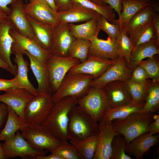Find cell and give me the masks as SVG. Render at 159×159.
<instances>
[{
    "label": "cell",
    "instance_id": "obj_27",
    "mask_svg": "<svg viewBox=\"0 0 159 159\" xmlns=\"http://www.w3.org/2000/svg\"><path fill=\"white\" fill-rule=\"evenodd\" d=\"M158 9L153 6H148L137 13L124 27L127 35L129 37L139 28L152 21Z\"/></svg>",
    "mask_w": 159,
    "mask_h": 159
},
{
    "label": "cell",
    "instance_id": "obj_56",
    "mask_svg": "<svg viewBox=\"0 0 159 159\" xmlns=\"http://www.w3.org/2000/svg\"><path fill=\"white\" fill-rule=\"evenodd\" d=\"M93 3L97 4H101L105 3L106 0H88Z\"/></svg>",
    "mask_w": 159,
    "mask_h": 159
},
{
    "label": "cell",
    "instance_id": "obj_52",
    "mask_svg": "<svg viewBox=\"0 0 159 159\" xmlns=\"http://www.w3.org/2000/svg\"><path fill=\"white\" fill-rule=\"evenodd\" d=\"M0 68L4 69L12 74L13 72L9 66L5 62L0 59Z\"/></svg>",
    "mask_w": 159,
    "mask_h": 159
},
{
    "label": "cell",
    "instance_id": "obj_24",
    "mask_svg": "<svg viewBox=\"0 0 159 159\" xmlns=\"http://www.w3.org/2000/svg\"><path fill=\"white\" fill-rule=\"evenodd\" d=\"M23 54L26 55L29 60L30 68L37 82L38 93L44 92L52 93L46 63L40 61L27 51L24 52Z\"/></svg>",
    "mask_w": 159,
    "mask_h": 159
},
{
    "label": "cell",
    "instance_id": "obj_20",
    "mask_svg": "<svg viewBox=\"0 0 159 159\" xmlns=\"http://www.w3.org/2000/svg\"><path fill=\"white\" fill-rule=\"evenodd\" d=\"M12 26L7 17L0 21V59L6 63L13 72V75L16 74L17 67L11 61V47L14 42L9 31Z\"/></svg>",
    "mask_w": 159,
    "mask_h": 159
},
{
    "label": "cell",
    "instance_id": "obj_37",
    "mask_svg": "<svg viewBox=\"0 0 159 159\" xmlns=\"http://www.w3.org/2000/svg\"><path fill=\"white\" fill-rule=\"evenodd\" d=\"M90 45L89 40L76 39L69 49L68 56L79 59L81 62L87 59Z\"/></svg>",
    "mask_w": 159,
    "mask_h": 159
},
{
    "label": "cell",
    "instance_id": "obj_46",
    "mask_svg": "<svg viewBox=\"0 0 159 159\" xmlns=\"http://www.w3.org/2000/svg\"><path fill=\"white\" fill-rule=\"evenodd\" d=\"M57 12L65 10L70 8L72 5L70 0H54Z\"/></svg>",
    "mask_w": 159,
    "mask_h": 159
},
{
    "label": "cell",
    "instance_id": "obj_29",
    "mask_svg": "<svg viewBox=\"0 0 159 159\" xmlns=\"http://www.w3.org/2000/svg\"><path fill=\"white\" fill-rule=\"evenodd\" d=\"M144 104L132 100L127 104L109 108L105 112L101 120L112 121L114 119L125 118L133 113L139 112Z\"/></svg>",
    "mask_w": 159,
    "mask_h": 159
},
{
    "label": "cell",
    "instance_id": "obj_10",
    "mask_svg": "<svg viewBox=\"0 0 159 159\" xmlns=\"http://www.w3.org/2000/svg\"><path fill=\"white\" fill-rule=\"evenodd\" d=\"M24 4L23 11L32 18L54 27L59 24L57 13L45 0H29Z\"/></svg>",
    "mask_w": 159,
    "mask_h": 159
},
{
    "label": "cell",
    "instance_id": "obj_15",
    "mask_svg": "<svg viewBox=\"0 0 159 159\" xmlns=\"http://www.w3.org/2000/svg\"><path fill=\"white\" fill-rule=\"evenodd\" d=\"M75 39L70 31L68 24L59 23L53 27L50 53L57 56H68L70 47Z\"/></svg>",
    "mask_w": 159,
    "mask_h": 159
},
{
    "label": "cell",
    "instance_id": "obj_22",
    "mask_svg": "<svg viewBox=\"0 0 159 159\" xmlns=\"http://www.w3.org/2000/svg\"><path fill=\"white\" fill-rule=\"evenodd\" d=\"M158 134L152 135L149 132L141 134L132 140L125 147V151L132 155L137 159H142L150 148L159 142Z\"/></svg>",
    "mask_w": 159,
    "mask_h": 159
},
{
    "label": "cell",
    "instance_id": "obj_43",
    "mask_svg": "<svg viewBox=\"0 0 159 159\" xmlns=\"http://www.w3.org/2000/svg\"><path fill=\"white\" fill-rule=\"evenodd\" d=\"M149 78L148 75L146 71L139 65H137L131 70L129 79L134 82L142 83Z\"/></svg>",
    "mask_w": 159,
    "mask_h": 159
},
{
    "label": "cell",
    "instance_id": "obj_8",
    "mask_svg": "<svg viewBox=\"0 0 159 159\" xmlns=\"http://www.w3.org/2000/svg\"><path fill=\"white\" fill-rule=\"evenodd\" d=\"M80 62V60L76 58L51 54L47 60L46 64L52 94L56 91L69 69Z\"/></svg>",
    "mask_w": 159,
    "mask_h": 159
},
{
    "label": "cell",
    "instance_id": "obj_26",
    "mask_svg": "<svg viewBox=\"0 0 159 159\" xmlns=\"http://www.w3.org/2000/svg\"><path fill=\"white\" fill-rule=\"evenodd\" d=\"M11 52L15 56L14 61L17 65V73L15 76L17 78L20 87L26 89L34 96L37 95V88L32 84L28 78V62L25 60L23 54L20 52L14 49H11Z\"/></svg>",
    "mask_w": 159,
    "mask_h": 159
},
{
    "label": "cell",
    "instance_id": "obj_25",
    "mask_svg": "<svg viewBox=\"0 0 159 159\" xmlns=\"http://www.w3.org/2000/svg\"><path fill=\"white\" fill-rule=\"evenodd\" d=\"M159 54V42L157 41L149 42L133 47L127 66L131 70L144 59Z\"/></svg>",
    "mask_w": 159,
    "mask_h": 159
},
{
    "label": "cell",
    "instance_id": "obj_48",
    "mask_svg": "<svg viewBox=\"0 0 159 159\" xmlns=\"http://www.w3.org/2000/svg\"><path fill=\"white\" fill-rule=\"evenodd\" d=\"M8 114L7 106L1 102L0 103V130L6 120Z\"/></svg>",
    "mask_w": 159,
    "mask_h": 159
},
{
    "label": "cell",
    "instance_id": "obj_6",
    "mask_svg": "<svg viewBox=\"0 0 159 159\" xmlns=\"http://www.w3.org/2000/svg\"><path fill=\"white\" fill-rule=\"evenodd\" d=\"M52 93L44 92L38 93L28 102L24 112L25 123L42 125L54 103Z\"/></svg>",
    "mask_w": 159,
    "mask_h": 159
},
{
    "label": "cell",
    "instance_id": "obj_40",
    "mask_svg": "<svg viewBox=\"0 0 159 159\" xmlns=\"http://www.w3.org/2000/svg\"><path fill=\"white\" fill-rule=\"evenodd\" d=\"M116 40L122 54L127 64L130 62V54L133 46L130 38L126 34L124 28L121 29Z\"/></svg>",
    "mask_w": 159,
    "mask_h": 159
},
{
    "label": "cell",
    "instance_id": "obj_16",
    "mask_svg": "<svg viewBox=\"0 0 159 159\" xmlns=\"http://www.w3.org/2000/svg\"><path fill=\"white\" fill-rule=\"evenodd\" d=\"M131 70L124 57L116 61L98 78L93 79L91 86L102 88L108 83L117 80L126 82L130 78Z\"/></svg>",
    "mask_w": 159,
    "mask_h": 159
},
{
    "label": "cell",
    "instance_id": "obj_57",
    "mask_svg": "<svg viewBox=\"0 0 159 159\" xmlns=\"http://www.w3.org/2000/svg\"><path fill=\"white\" fill-rule=\"evenodd\" d=\"M143 0L145 1H146L153 4H155L153 2V1H152V0Z\"/></svg>",
    "mask_w": 159,
    "mask_h": 159
},
{
    "label": "cell",
    "instance_id": "obj_36",
    "mask_svg": "<svg viewBox=\"0 0 159 159\" xmlns=\"http://www.w3.org/2000/svg\"><path fill=\"white\" fill-rule=\"evenodd\" d=\"M126 82L132 100L139 103H145L152 80L148 79L143 82L137 83L129 79Z\"/></svg>",
    "mask_w": 159,
    "mask_h": 159
},
{
    "label": "cell",
    "instance_id": "obj_18",
    "mask_svg": "<svg viewBox=\"0 0 159 159\" xmlns=\"http://www.w3.org/2000/svg\"><path fill=\"white\" fill-rule=\"evenodd\" d=\"M11 4V11L7 17L12 29L23 35L33 39L32 27L23 11V0H14Z\"/></svg>",
    "mask_w": 159,
    "mask_h": 159
},
{
    "label": "cell",
    "instance_id": "obj_2",
    "mask_svg": "<svg viewBox=\"0 0 159 159\" xmlns=\"http://www.w3.org/2000/svg\"><path fill=\"white\" fill-rule=\"evenodd\" d=\"M154 113H133L127 117L112 121L113 127L117 134L122 135L127 144L138 136L148 132V127L154 119Z\"/></svg>",
    "mask_w": 159,
    "mask_h": 159
},
{
    "label": "cell",
    "instance_id": "obj_53",
    "mask_svg": "<svg viewBox=\"0 0 159 159\" xmlns=\"http://www.w3.org/2000/svg\"><path fill=\"white\" fill-rule=\"evenodd\" d=\"M7 15V14L0 7V21L6 17Z\"/></svg>",
    "mask_w": 159,
    "mask_h": 159
},
{
    "label": "cell",
    "instance_id": "obj_42",
    "mask_svg": "<svg viewBox=\"0 0 159 159\" xmlns=\"http://www.w3.org/2000/svg\"><path fill=\"white\" fill-rule=\"evenodd\" d=\"M54 153L61 159H81L80 157L72 145L68 141L61 142Z\"/></svg>",
    "mask_w": 159,
    "mask_h": 159
},
{
    "label": "cell",
    "instance_id": "obj_28",
    "mask_svg": "<svg viewBox=\"0 0 159 159\" xmlns=\"http://www.w3.org/2000/svg\"><path fill=\"white\" fill-rule=\"evenodd\" d=\"M98 19H93L85 23L76 25L68 24L70 31L76 39L90 40L98 36L100 31L97 26Z\"/></svg>",
    "mask_w": 159,
    "mask_h": 159
},
{
    "label": "cell",
    "instance_id": "obj_19",
    "mask_svg": "<svg viewBox=\"0 0 159 159\" xmlns=\"http://www.w3.org/2000/svg\"><path fill=\"white\" fill-rule=\"evenodd\" d=\"M102 88L110 108L126 104L132 100L125 81H112L106 84Z\"/></svg>",
    "mask_w": 159,
    "mask_h": 159
},
{
    "label": "cell",
    "instance_id": "obj_55",
    "mask_svg": "<svg viewBox=\"0 0 159 159\" xmlns=\"http://www.w3.org/2000/svg\"><path fill=\"white\" fill-rule=\"evenodd\" d=\"M7 158L4 155L3 149L1 146V144L0 143V159H6Z\"/></svg>",
    "mask_w": 159,
    "mask_h": 159
},
{
    "label": "cell",
    "instance_id": "obj_44",
    "mask_svg": "<svg viewBox=\"0 0 159 159\" xmlns=\"http://www.w3.org/2000/svg\"><path fill=\"white\" fill-rule=\"evenodd\" d=\"M14 87H20L16 77H15L10 80L0 78V91H6L10 88Z\"/></svg>",
    "mask_w": 159,
    "mask_h": 159
},
{
    "label": "cell",
    "instance_id": "obj_23",
    "mask_svg": "<svg viewBox=\"0 0 159 159\" xmlns=\"http://www.w3.org/2000/svg\"><path fill=\"white\" fill-rule=\"evenodd\" d=\"M26 15L32 29L33 39L42 49L50 52L54 27L41 23L27 15Z\"/></svg>",
    "mask_w": 159,
    "mask_h": 159
},
{
    "label": "cell",
    "instance_id": "obj_3",
    "mask_svg": "<svg viewBox=\"0 0 159 159\" xmlns=\"http://www.w3.org/2000/svg\"><path fill=\"white\" fill-rule=\"evenodd\" d=\"M98 122L77 104L69 115L68 129V140H80L97 133Z\"/></svg>",
    "mask_w": 159,
    "mask_h": 159
},
{
    "label": "cell",
    "instance_id": "obj_13",
    "mask_svg": "<svg viewBox=\"0 0 159 159\" xmlns=\"http://www.w3.org/2000/svg\"><path fill=\"white\" fill-rule=\"evenodd\" d=\"M115 61L88 56L85 61L72 68L67 74L71 75L84 74L92 76L93 79L100 76Z\"/></svg>",
    "mask_w": 159,
    "mask_h": 159
},
{
    "label": "cell",
    "instance_id": "obj_49",
    "mask_svg": "<svg viewBox=\"0 0 159 159\" xmlns=\"http://www.w3.org/2000/svg\"><path fill=\"white\" fill-rule=\"evenodd\" d=\"M14 0H0V7L4 9L7 14L8 15L10 13L11 8L8 6V5L11 4ZM27 2V0H25Z\"/></svg>",
    "mask_w": 159,
    "mask_h": 159
},
{
    "label": "cell",
    "instance_id": "obj_32",
    "mask_svg": "<svg viewBox=\"0 0 159 159\" xmlns=\"http://www.w3.org/2000/svg\"><path fill=\"white\" fill-rule=\"evenodd\" d=\"M97 137V133L81 140L69 141L79 155L81 159H92L96 149Z\"/></svg>",
    "mask_w": 159,
    "mask_h": 159
},
{
    "label": "cell",
    "instance_id": "obj_12",
    "mask_svg": "<svg viewBox=\"0 0 159 159\" xmlns=\"http://www.w3.org/2000/svg\"><path fill=\"white\" fill-rule=\"evenodd\" d=\"M117 134L113 127L112 121L102 120L98 122L97 146L93 159H110L112 141Z\"/></svg>",
    "mask_w": 159,
    "mask_h": 159
},
{
    "label": "cell",
    "instance_id": "obj_11",
    "mask_svg": "<svg viewBox=\"0 0 159 159\" xmlns=\"http://www.w3.org/2000/svg\"><path fill=\"white\" fill-rule=\"evenodd\" d=\"M34 96L25 88L14 87L8 89L4 94L0 95V102L11 108L24 121L26 106Z\"/></svg>",
    "mask_w": 159,
    "mask_h": 159
},
{
    "label": "cell",
    "instance_id": "obj_47",
    "mask_svg": "<svg viewBox=\"0 0 159 159\" xmlns=\"http://www.w3.org/2000/svg\"><path fill=\"white\" fill-rule=\"evenodd\" d=\"M148 132L154 135L159 132V115H155L154 119L149 124L148 127Z\"/></svg>",
    "mask_w": 159,
    "mask_h": 159
},
{
    "label": "cell",
    "instance_id": "obj_33",
    "mask_svg": "<svg viewBox=\"0 0 159 159\" xmlns=\"http://www.w3.org/2000/svg\"><path fill=\"white\" fill-rule=\"evenodd\" d=\"M129 37L133 47L150 41H157L159 42L152 20L139 28Z\"/></svg>",
    "mask_w": 159,
    "mask_h": 159
},
{
    "label": "cell",
    "instance_id": "obj_51",
    "mask_svg": "<svg viewBox=\"0 0 159 159\" xmlns=\"http://www.w3.org/2000/svg\"><path fill=\"white\" fill-rule=\"evenodd\" d=\"M37 159H61L58 155L54 153H51L48 155H41L37 156Z\"/></svg>",
    "mask_w": 159,
    "mask_h": 159
},
{
    "label": "cell",
    "instance_id": "obj_21",
    "mask_svg": "<svg viewBox=\"0 0 159 159\" xmlns=\"http://www.w3.org/2000/svg\"><path fill=\"white\" fill-rule=\"evenodd\" d=\"M72 4L71 7L68 9L57 12L59 23L69 24L85 22L93 19H98L101 15L77 4Z\"/></svg>",
    "mask_w": 159,
    "mask_h": 159
},
{
    "label": "cell",
    "instance_id": "obj_14",
    "mask_svg": "<svg viewBox=\"0 0 159 159\" xmlns=\"http://www.w3.org/2000/svg\"><path fill=\"white\" fill-rule=\"evenodd\" d=\"M97 36L90 41L88 56L117 61L124 57L116 40L109 37L107 39H99Z\"/></svg>",
    "mask_w": 159,
    "mask_h": 159
},
{
    "label": "cell",
    "instance_id": "obj_4",
    "mask_svg": "<svg viewBox=\"0 0 159 159\" xmlns=\"http://www.w3.org/2000/svg\"><path fill=\"white\" fill-rule=\"evenodd\" d=\"M20 131L31 145L37 150L52 153L61 143L48 128L42 125L26 123Z\"/></svg>",
    "mask_w": 159,
    "mask_h": 159
},
{
    "label": "cell",
    "instance_id": "obj_34",
    "mask_svg": "<svg viewBox=\"0 0 159 159\" xmlns=\"http://www.w3.org/2000/svg\"><path fill=\"white\" fill-rule=\"evenodd\" d=\"M70 0L72 4H77L87 9L97 12L111 23H116V19L114 10L109 5L105 3L97 4L88 0Z\"/></svg>",
    "mask_w": 159,
    "mask_h": 159
},
{
    "label": "cell",
    "instance_id": "obj_30",
    "mask_svg": "<svg viewBox=\"0 0 159 159\" xmlns=\"http://www.w3.org/2000/svg\"><path fill=\"white\" fill-rule=\"evenodd\" d=\"M8 114L4 128L0 132V141L14 137L16 132L23 128L26 123L11 108L7 106Z\"/></svg>",
    "mask_w": 159,
    "mask_h": 159
},
{
    "label": "cell",
    "instance_id": "obj_38",
    "mask_svg": "<svg viewBox=\"0 0 159 159\" xmlns=\"http://www.w3.org/2000/svg\"><path fill=\"white\" fill-rule=\"evenodd\" d=\"M127 144L125 138L121 135L117 134L114 137L112 143V153L110 159H132L125 153Z\"/></svg>",
    "mask_w": 159,
    "mask_h": 159
},
{
    "label": "cell",
    "instance_id": "obj_54",
    "mask_svg": "<svg viewBox=\"0 0 159 159\" xmlns=\"http://www.w3.org/2000/svg\"><path fill=\"white\" fill-rule=\"evenodd\" d=\"M50 5L54 10L56 12H57V8L55 5L54 0H45Z\"/></svg>",
    "mask_w": 159,
    "mask_h": 159
},
{
    "label": "cell",
    "instance_id": "obj_17",
    "mask_svg": "<svg viewBox=\"0 0 159 159\" xmlns=\"http://www.w3.org/2000/svg\"><path fill=\"white\" fill-rule=\"evenodd\" d=\"M9 33L13 38L14 42L12 44L11 49L19 51L23 54L24 51L40 61L46 63L51 54L41 47L33 38L23 35L13 29H11Z\"/></svg>",
    "mask_w": 159,
    "mask_h": 159
},
{
    "label": "cell",
    "instance_id": "obj_1",
    "mask_svg": "<svg viewBox=\"0 0 159 159\" xmlns=\"http://www.w3.org/2000/svg\"><path fill=\"white\" fill-rule=\"evenodd\" d=\"M77 99L63 97L54 102L42 124L48 128L61 142L69 141L68 129L71 110L77 103Z\"/></svg>",
    "mask_w": 159,
    "mask_h": 159
},
{
    "label": "cell",
    "instance_id": "obj_5",
    "mask_svg": "<svg viewBox=\"0 0 159 159\" xmlns=\"http://www.w3.org/2000/svg\"><path fill=\"white\" fill-rule=\"evenodd\" d=\"M93 79L92 77L90 75H71L67 73L56 91L52 94L54 102L66 96L77 100L81 98L87 92Z\"/></svg>",
    "mask_w": 159,
    "mask_h": 159
},
{
    "label": "cell",
    "instance_id": "obj_31",
    "mask_svg": "<svg viewBox=\"0 0 159 159\" xmlns=\"http://www.w3.org/2000/svg\"><path fill=\"white\" fill-rule=\"evenodd\" d=\"M122 11L121 12L120 27L127 24L130 19L143 8L150 5L158 8V5L141 0H122Z\"/></svg>",
    "mask_w": 159,
    "mask_h": 159
},
{
    "label": "cell",
    "instance_id": "obj_9",
    "mask_svg": "<svg viewBox=\"0 0 159 159\" xmlns=\"http://www.w3.org/2000/svg\"><path fill=\"white\" fill-rule=\"evenodd\" d=\"M6 158H29L36 159L39 156L46 155L47 151L39 150L33 148L18 130L15 136L1 144Z\"/></svg>",
    "mask_w": 159,
    "mask_h": 159
},
{
    "label": "cell",
    "instance_id": "obj_35",
    "mask_svg": "<svg viewBox=\"0 0 159 159\" xmlns=\"http://www.w3.org/2000/svg\"><path fill=\"white\" fill-rule=\"evenodd\" d=\"M159 108V81L152 80L140 113H154Z\"/></svg>",
    "mask_w": 159,
    "mask_h": 159
},
{
    "label": "cell",
    "instance_id": "obj_58",
    "mask_svg": "<svg viewBox=\"0 0 159 159\" xmlns=\"http://www.w3.org/2000/svg\"></svg>",
    "mask_w": 159,
    "mask_h": 159
},
{
    "label": "cell",
    "instance_id": "obj_45",
    "mask_svg": "<svg viewBox=\"0 0 159 159\" xmlns=\"http://www.w3.org/2000/svg\"><path fill=\"white\" fill-rule=\"evenodd\" d=\"M121 1L122 0H106L105 2V3L109 5L113 10L117 13L119 18L117 19V22L120 27L121 11L122 8Z\"/></svg>",
    "mask_w": 159,
    "mask_h": 159
},
{
    "label": "cell",
    "instance_id": "obj_7",
    "mask_svg": "<svg viewBox=\"0 0 159 159\" xmlns=\"http://www.w3.org/2000/svg\"><path fill=\"white\" fill-rule=\"evenodd\" d=\"M77 104L88 112L98 122L110 108L102 88L90 86L87 93L77 100Z\"/></svg>",
    "mask_w": 159,
    "mask_h": 159
},
{
    "label": "cell",
    "instance_id": "obj_39",
    "mask_svg": "<svg viewBox=\"0 0 159 159\" xmlns=\"http://www.w3.org/2000/svg\"><path fill=\"white\" fill-rule=\"evenodd\" d=\"M143 60L138 64L142 67L148 73L149 78L152 80L159 81V58L154 55Z\"/></svg>",
    "mask_w": 159,
    "mask_h": 159
},
{
    "label": "cell",
    "instance_id": "obj_41",
    "mask_svg": "<svg viewBox=\"0 0 159 159\" xmlns=\"http://www.w3.org/2000/svg\"><path fill=\"white\" fill-rule=\"evenodd\" d=\"M97 26L100 30L104 32L113 40H116L122 29L118 24L111 23L102 15L98 19Z\"/></svg>",
    "mask_w": 159,
    "mask_h": 159
},
{
    "label": "cell",
    "instance_id": "obj_50",
    "mask_svg": "<svg viewBox=\"0 0 159 159\" xmlns=\"http://www.w3.org/2000/svg\"><path fill=\"white\" fill-rule=\"evenodd\" d=\"M152 21L157 33L158 38L159 39V17L156 13L153 17Z\"/></svg>",
    "mask_w": 159,
    "mask_h": 159
}]
</instances>
